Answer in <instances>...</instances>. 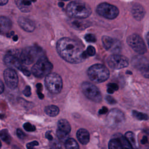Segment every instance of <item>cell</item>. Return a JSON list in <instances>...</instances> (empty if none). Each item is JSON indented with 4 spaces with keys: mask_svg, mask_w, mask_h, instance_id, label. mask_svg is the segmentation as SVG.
I'll list each match as a JSON object with an SVG mask.
<instances>
[{
    "mask_svg": "<svg viewBox=\"0 0 149 149\" xmlns=\"http://www.w3.org/2000/svg\"><path fill=\"white\" fill-rule=\"evenodd\" d=\"M56 50L62 59L70 63H81L87 58L83 44L69 37H63L58 41Z\"/></svg>",
    "mask_w": 149,
    "mask_h": 149,
    "instance_id": "6da1fadb",
    "label": "cell"
},
{
    "mask_svg": "<svg viewBox=\"0 0 149 149\" xmlns=\"http://www.w3.org/2000/svg\"><path fill=\"white\" fill-rule=\"evenodd\" d=\"M90 6L81 1H74L66 7V13L73 19H86L91 14Z\"/></svg>",
    "mask_w": 149,
    "mask_h": 149,
    "instance_id": "7a4b0ae2",
    "label": "cell"
},
{
    "mask_svg": "<svg viewBox=\"0 0 149 149\" xmlns=\"http://www.w3.org/2000/svg\"><path fill=\"white\" fill-rule=\"evenodd\" d=\"M88 78L93 82L100 83L108 80L109 77L108 69L102 64H95L91 66L87 71Z\"/></svg>",
    "mask_w": 149,
    "mask_h": 149,
    "instance_id": "3957f363",
    "label": "cell"
},
{
    "mask_svg": "<svg viewBox=\"0 0 149 149\" xmlns=\"http://www.w3.org/2000/svg\"><path fill=\"white\" fill-rule=\"evenodd\" d=\"M52 64L45 56H40L31 68L33 74L37 77H43L51 73Z\"/></svg>",
    "mask_w": 149,
    "mask_h": 149,
    "instance_id": "277c9868",
    "label": "cell"
},
{
    "mask_svg": "<svg viewBox=\"0 0 149 149\" xmlns=\"http://www.w3.org/2000/svg\"><path fill=\"white\" fill-rule=\"evenodd\" d=\"M45 84L51 93L58 94L62 88L63 82L61 77L56 73H49L45 76Z\"/></svg>",
    "mask_w": 149,
    "mask_h": 149,
    "instance_id": "5b68a950",
    "label": "cell"
},
{
    "mask_svg": "<svg viewBox=\"0 0 149 149\" xmlns=\"http://www.w3.org/2000/svg\"><path fill=\"white\" fill-rule=\"evenodd\" d=\"M81 91L84 95L89 100L95 102H100L102 100V95L94 84L88 81H84L81 85Z\"/></svg>",
    "mask_w": 149,
    "mask_h": 149,
    "instance_id": "8992f818",
    "label": "cell"
},
{
    "mask_svg": "<svg viewBox=\"0 0 149 149\" xmlns=\"http://www.w3.org/2000/svg\"><path fill=\"white\" fill-rule=\"evenodd\" d=\"M96 12L101 16L108 19H115L119 12L116 6L107 2L99 4L96 8Z\"/></svg>",
    "mask_w": 149,
    "mask_h": 149,
    "instance_id": "52a82bcc",
    "label": "cell"
},
{
    "mask_svg": "<svg viewBox=\"0 0 149 149\" xmlns=\"http://www.w3.org/2000/svg\"><path fill=\"white\" fill-rule=\"evenodd\" d=\"M41 52V49L37 47H29L24 48L19 56L22 63L25 65L31 64L39 54Z\"/></svg>",
    "mask_w": 149,
    "mask_h": 149,
    "instance_id": "ba28073f",
    "label": "cell"
},
{
    "mask_svg": "<svg viewBox=\"0 0 149 149\" xmlns=\"http://www.w3.org/2000/svg\"><path fill=\"white\" fill-rule=\"evenodd\" d=\"M127 42L134 51L139 54H144L147 52V47L144 40L137 34L130 35L127 38Z\"/></svg>",
    "mask_w": 149,
    "mask_h": 149,
    "instance_id": "9c48e42d",
    "label": "cell"
},
{
    "mask_svg": "<svg viewBox=\"0 0 149 149\" xmlns=\"http://www.w3.org/2000/svg\"><path fill=\"white\" fill-rule=\"evenodd\" d=\"M125 120V115L122 111L117 108H113L109 111L107 120L109 126L112 127H118L121 126Z\"/></svg>",
    "mask_w": 149,
    "mask_h": 149,
    "instance_id": "30bf717a",
    "label": "cell"
},
{
    "mask_svg": "<svg viewBox=\"0 0 149 149\" xmlns=\"http://www.w3.org/2000/svg\"><path fill=\"white\" fill-rule=\"evenodd\" d=\"M108 66L113 69H120L126 68L129 65L128 59L119 54H113L107 58Z\"/></svg>",
    "mask_w": 149,
    "mask_h": 149,
    "instance_id": "8fae6325",
    "label": "cell"
},
{
    "mask_svg": "<svg viewBox=\"0 0 149 149\" xmlns=\"http://www.w3.org/2000/svg\"><path fill=\"white\" fill-rule=\"evenodd\" d=\"M3 78L7 86L11 89L15 88L18 84V76L16 71L12 68H8L3 72Z\"/></svg>",
    "mask_w": 149,
    "mask_h": 149,
    "instance_id": "7c38bea8",
    "label": "cell"
},
{
    "mask_svg": "<svg viewBox=\"0 0 149 149\" xmlns=\"http://www.w3.org/2000/svg\"><path fill=\"white\" fill-rule=\"evenodd\" d=\"M108 147L111 149L132 148L125 136H123L120 134H119V135H115V137L109 141Z\"/></svg>",
    "mask_w": 149,
    "mask_h": 149,
    "instance_id": "4fadbf2b",
    "label": "cell"
},
{
    "mask_svg": "<svg viewBox=\"0 0 149 149\" xmlns=\"http://www.w3.org/2000/svg\"><path fill=\"white\" fill-rule=\"evenodd\" d=\"M3 61L7 66L13 69H17L19 70L23 65L19 57L11 52H9L5 55Z\"/></svg>",
    "mask_w": 149,
    "mask_h": 149,
    "instance_id": "5bb4252c",
    "label": "cell"
},
{
    "mask_svg": "<svg viewBox=\"0 0 149 149\" xmlns=\"http://www.w3.org/2000/svg\"><path fill=\"white\" fill-rule=\"evenodd\" d=\"M102 42L104 48L107 50L116 51L120 48L119 41L107 36L102 37Z\"/></svg>",
    "mask_w": 149,
    "mask_h": 149,
    "instance_id": "9a60e30c",
    "label": "cell"
},
{
    "mask_svg": "<svg viewBox=\"0 0 149 149\" xmlns=\"http://www.w3.org/2000/svg\"><path fill=\"white\" fill-rule=\"evenodd\" d=\"M18 24L22 29L27 32H33L36 27L35 23L33 20L23 16L18 19Z\"/></svg>",
    "mask_w": 149,
    "mask_h": 149,
    "instance_id": "2e32d148",
    "label": "cell"
},
{
    "mask_svg": "<svg viewBox=\"0 0 149 149\" xmlns=\"http://www.w3.org/2000/svg\"><path fill=\"white\" fill-rule=\"evenodd\" d=\"M12 21L6 16H0V34H7L12 28Z\"/></svg>",
    "mask_w": 149,
    "mask_h": 149,
    "instance_id": "e0dca14e",
    "label": "cell"
},
{
    "mask_svg": "<svg viewBox=\"0 0 149 149\" xmlns=\"http://www.w3.org/2000/svg\"><path fill=\"white\" fill-rule=\"evenodd\" d=\"M76 136L79 141L83 145L87 144L90 141L89 132L85 129H80L76 133Z\"/></svg>",
    "mask_w": 149,
    "mask_h": 149,
    "instance_id": "ac0fdd59",
    "label": "cell"
},
{
    "mask_svg": "<svg viewBox=\"0 0 149 149\" xmlns=\"http://www.w3.org/2000/svg\"><path fill=\"white\" fill-rule=\"evenodd\" d=\"M133 16L137 20H141L144 16L145 10L142 6L139 4H135L132 9Z\"/></svg>",
    "mask_w": 149,
    "mask_h": 149,
    "instance_id": "d6986e66",
    "label": "cell"
},
{
    "mask_svg": "<svg viewBox=\"0 0 149 149\" xmlns=\"http://www.w3.org/2000/svg\"><path fill=\"white\" fill-rule=\"evenodd\" d=\"M18 8L23 12H29L32 9L31 2L30 0H15Z\"/></svg>",
    "mask_w": 149,
    "mask_h": 149,
    "instance_id": "ffe728a7",
    "label": "cell"
},
{
    "mask_svg": "<svg viewBox=\"0 0 149 149\" xmlns=\"http://www.w3.org/2000/svg\"><path fill=\"white\" fill-rule=\"evenodd\" d=\"M71 24L72 27L77 30L85 29L90 25V23L88 22L83 20V19H74L71 22Z\"/></svg>",
    "mask_w": 149,
    "mask_h": 149,
    "instance_id": "44dd1931",
    "label": "cell"
},
{
    "mask_svg": "<svg viewBox=\"0 0 149 149\" xmlns=\"http://www.w3.org/2000/svg\"><path fill=\"white\" fill-rule=\"evenodd\" d=\"M58 129L69 134L71 130L70 125L66 119H61L58 123Z\"/></svg>",
    "mask_w": 149,
    "mask_h": 149,
    "instance_id": "7402d4cb",
    "label": "cell"
},
{
    "mask_svg": "<svg viewBox=\"0 0 149 149\" xmlns=\"http://www.w3.org/2000/svg\"><path fill=\"white\" fill-rule=\"evenodd\" d=\"M45 112L47 115H48L49 116L54 117L57 116L59 113V108L54 105H51L49 106H47L45 108Z\"/></svg>",
    "mask_w": 149,
    "mask_h": 149,
    "instance_id": "603a6c76",
    "label": "cell"
},
{
    "mask_svg": "<svg viewBox=\"0 0 149 149\" xmlns=\"http://www.w3.org/2000/svg\"><path fill=\"white\" fill-rule=\"evenodd\" d=\"M65 146L66 148L71 149V148H79V146L77 141L72 138H68L65 141Z\"/></svg>",
    "mask_w": 149,
    "mask_h": 149,
    "instance_id": "cb8c5ba5",
    "label": "cell"
},
{
    "mask_svg": "<svg viewBox=\"0 0 149 149\" xmlns=\"http://www.w3.org/2000/svg\"><path fill=\"white\" fill-rule=\"evenodd\" d=\"M126 139L128 140L132 148H136V140L134 134L132 132H127L125 135Z\"/></svg>",
    "mask_w": 149,
    "mask_h": 149,
    "instance_id": "d4e9b609",
    "label": "cell"
},
{
    "mask_svg": "<svg viewBox=\"0 0 149 149\" xmlns=\"http://www.w3.org/2000/svg\"><path fill=\"white\" fill-rule=\"evenodd\" d=\"M139 69L141 74L146 78L149 79V65L143 63L142 65L139 66Z\"/></svg>",
    "mask_w": 149,
    "mask_h": 149,
    "instance_id": "484cf974",
    "label": "cell"
},
{
    "mask_svg": "<svg viewBox=\"0 0 149 149\" xmlns=\"http://www.w3.org/2000/svg\"><path fill=\"white\" fill-rule=\"evenodd\" d=\"M0 138L7 143L10 142L11 137L7 129H2L0 131Z\"/></svg>",
    "mask_w": 149,
    "mask_h": 149,
    "instance_id": "4316f807",
    "label": "cell"
},
{
    "mask_svg": "<svg viewBox=\"0 0 149 149\" xmlns=\"http://www.w3.org/2000/svg\"><path fill=\"white\" fill-rule=\"evenodd\" d=\"M132 115L133 116V117H134L136 119L140 120H147L149 119V116L148 115L142 113V112H140L139 111H132Z\"/></svg>",
    "mask_w": 149,
    "mask_h": 149,
    "instance_id": "83f0119b",
    "label": "cell"
},
{
    "mask_svg": "<svg viewBox=\"0 0 149 149\" xmlns=\"http://www.w3.org/2000/svg\"><path fill=\"white\" fill-rule=\"evenodd\" d=\"M118 88V86L115 83H109L107 85V92L110 94H112L115 91H117Z\"/></svg>",
    "mask_w": 149,
    "mask_h": 149,
    "instance_id": "f1b7e54d",
    "label": "cell"
},
{
    "mask_svg": "<svg viewBox=\"0 0 149 149\" xmlns=\"http://www.w3.org/2000/svg\"><path fill=\"white\" fill-rule=\"evenodd\" d=\"M56 135L58 139L61 140L65 141L66 139L68 138V134L66 133H65L59 129L57 130L56 131Z\"/></svg>",
    "mask_w": 149,
    "mask_h": 149,
    "instance_id": "f546056e",
    "label": "cell"
},
{
    "mask_svg": "<svg viewBox=\"0 0 149 149\" xmlns=\"http://www.w3.org/2000/svg\"><path fill=\"white\" fill-rule=\"evenodd\" d=\"M87 56H93L95 54V49L92 45H89L85 51Z\"/></svg>",
    "mask_w": 149,
    "mask_h": 149,
    "instance_id": "4dcf8cb0",
    "label": "cell"
},
{
    "mask_svg": "<svg viewBox=\"0 0 149 149\" xmlns=\"http://www.w3.org/2000/svg\"><path fill=\"white\" fill-rule=\"evenodd\" d=\"M85 40L88 42H95L97 41L95 36L93 34H87L85 36Z\"/></svg>",
    "mask_w": 149,
    "mask_h": 149,
    "instance_id": "1f68e13d",
    "label": "cell"
},
{
    "mask_svg": "<svg viewBox=\"0 0 149 149\" xmlns=\"http://www.w3.org/2000/svg\"><path fill=\"white\" fill-rule=\"evenodd\" d=\"M23 127L26 131H28V132H34L36 130V127L34 125L28 122L25 123L23 125Z\"/></svg>",
    "mask_w": 149,
    "mask_h": 149,
    "instance_id": "d6a6232c",
    "label": "cell"
},
{
    "mask_svg": "<svg viewBox=\"0 0 149 149\" xmlns=\"http://www.w3.org/2000/svg\"><path fill=\"white\" fill-rule=\"evenodd\" d=\"M19 70L21 71L23 73H24V74H25L26 76H29L31 74V72L29 70V69L25 66L22 65L21 66V68H20Z\"/></svg>",
    "mask_w": 149,
    "mask_h": 149,
    "instance_id": "836d02e7",
    "label": "cell"
},
{
    "mask_svg": "<svg viewBox=\"0 0 149 149\" xmlns=\"http://www.w3.org/2000/svg\"><path fill=\"white\" fill-rule=\"evenodd\" d=\"M23 94L26 96V97H29L30 96L31 93V88L29 86H27L24 89V90L23 91Z\"/></svg>",
    "mask_w": 149,
    "mask_h": 149,
    "instance_id": "e575fe53",
    "label": "cell"
},
{
    "mask_svg": "<svg viewBox=\"0 0 149 149\" xmlns=\"http://www.w3.org/2000/svg\"><path fill=\"white\" fill-rule=\"evenodd\" d=\"M38 145V142L37 141H33L27 143L26 145V147L29 149H30V148H33L34 147L37 146Z\"/></svg>",
    "mask_w": 149,
    "mask_h": 149,
    "instance_id": "d590c367",
    "label": "cell"
},
{
    "mask_svg": "<svg viewBox=\"0 0 149 149\" xmlns=\"http://www.w3.org/2000/svg\"><path fill=\"white\" fill-rule=\"evenodd\" d=\"M16 133H17V137L20 139H24L25 136H26V134L19 129H17V131H16Z\"/></svg>",
    "mask_w": 149,
    "mask_h": 149,
    "instance_id": "8d00e7d4",
    "label": "cell"
},
{
    "mask_svg": "<svg viewBox=\"0 0 149 149\" xmlns=\"http://www.w3.org/2000/svg\"><path fill=\"white\" fill-rule=\"evenodd\" d=\"M106 100L107 101V102L111 104H113L116 103V101L111 96L109 95H107L106 97Z\"/></svg>",
    "mask_w": 149,
    "mask_h": 149,
    "instance_id": "74e56055",
    "label": "cell"
},
{
    "mask_svg": "<svg viewBox=\"0 0 149 149\" xmlns=\"http://www.w3.org/2000/svg\"><path fill=\"white\" fill-rule=\"evenodd\" d=\"M4 91V84L2 80H0V94H2Z\"/></svg>",
    "mask_w": 149,
    "mask_h": 149,
    "instance_id": "f35d334b",
    "label": "cell"
},
{
    "mask_svg": "<svg viewBox=\"0 0 149 149\" xmlns=\"http://www.w3.org/2000/svg\"><path fill=\"white\" fill-rule=\"evenodd\" d=\"M107 112H108V109H107L106 107H103L102 108V109L99 111V113H100V114H104V113H106Z\"/></svg>",
    "mask_w": 149,
    "mask_h": 149,
    "instance_id": "ab89813d",
    "label": "cell"
},
{
    "mask_svg": "<svg viewBox=\"0 0 149 149\" xmlns=\"http://www.w3.org/2000/svg\"><path fill=\"white\" fill-rule=\"evenodd\" d=\"M46 137L49 140H52L53 137L51 136V134H50V132H47L46 133Z\"/></svg>",
    "mask_w": 149,
    "mask_h": 149,
    "instance_id": "60d3db41",
    "label": "cell"
},
{
    "mask_svg": "<svg viewBox=\"0 0 149 149\" xmlns=\"http://www.w3.org/2000/svg\"><path fill=\"white\" fill-rule=\"evenodd\" d=\"M8 2V0H0V6L5 5Z\"/></svg>",
    "mask_w": 149,
    "mask_h": 149,
    "instance_id": "b9f144b4",
    "label": "cell"
},
{
    "mask_svg": "<svg viewBox=\"0 0 149 149\" xmlns=\"http://www.w3.org/2000/svg\"><path fill=\"white\" fill-rule=\"evenodd\" d=\"M147 138L146 137H144L143 138V140H141V143H142L143 144H145V143H147Z\"/></svg>",
    "mask_w": 149,
    "mask_h": 149,
    "instance_id": "7bdbcfd3",
    "label": "cell"
},
{
    "mask_svg": "<svg viewBox=\"0 0 149 149\" xmlns=\"http://www.w3.org/2000/svg\"><path fill=\"white\" fill-rule=\"evenodd\" d=\"M146 40H147V45L149 47V32L147 33V34L146 36Z\"/></svg>",
    "mask_w": 149,
    "mask_h": 149,
    "instance_id": "ee69618b",
    "label": "cell"
},
{
    "mask_svg": "<svg viewBox=\"0 0 149 149\" xmlns=\"http://www.w3.org/2000/svg\"><path fill=\"white\" fill-rule=\"evenodd\" d=\"M13 40L15 41H17V40H18V37L17 36H13Z\"/></svg>",
    "mask_w": 149,
    "mask_h": 149,
    "instance_id": "f6af8a7d",
    "label": "cell"
},
{
    "mask_svg": "<svg viewBox=\"0 0 149 149\" xmlns=\"http://www.w3.org/2000/svg\"><path fill=\"white\" fill-rule=\"evenodd\" d=\"M64 5V3L63 2H59V6H60L61 7H62Z\"/></svg>",
    "mask_w": 149,
    "mask_h": 149,
    "instance_id": "bcb514c9",
    "label": "cell"
},
{
    "mask_svg": "<svg viewBox=\"0 0 149 149\" xmlns=\"http://www.w3.org/2000/svg\"><path fill=\"white\" fill-rule=\"evenodd\" d=\"M31 1H33V2H36V0H31Z\"/></svg>",
    "mask_w": 149,
    "mask_h": 149,
    "instance_id": "7dc6e473",
    "label": "cell"
},
{
    "mask_svg": "<svg viewBox=\"0 0 149 149\" xmlns=\"http://www.w3.org/2000/svg\"><path fill=\"white\" fill-rule=\"evenodd\" d=\"M1 147V141H0V148Z\"/></svg>",
    "mask_w": 149,
    "mask_h": 149,
    "instance_id": "c3c4849f",
    "label": "cell"
},
{
    "mask_svg": "<svg viewBox=\"0 0 149 149\" xmlns=\"http://www.w3.org/2000/svg\"><path fill=\"white\" fill-rule=\"evenodd\" d=\"M61 1H69V0H61Z\"/></svg>",
    "mask_w": 149,
    "mask_h": 149,
    "instance_id": "681fc988",
    "label": "cell"
}]
</instances>
